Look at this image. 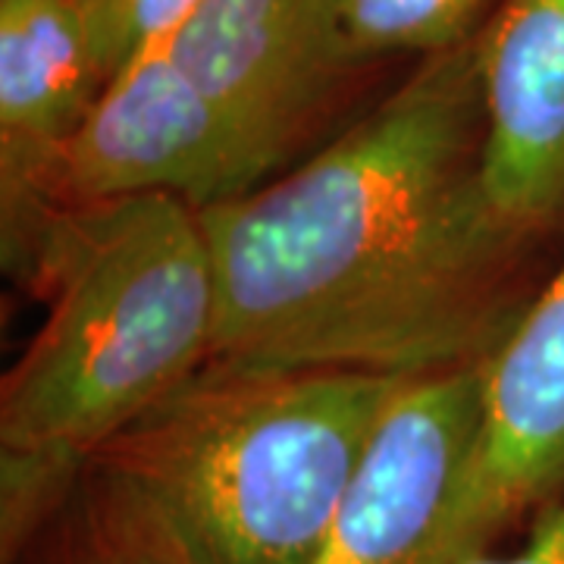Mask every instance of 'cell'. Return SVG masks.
Returning <instances> with one entry per match:
<instances>
[{
  "label": "cell",
  "instance_id": "cell-1",
  "mask_svg": "<svg viewBox=\"0 0 564 564\" xmlns=\"http://www.w3.org/2000/svg\"><path fill=\"white\" fill-rule=\"evenodd\" d=\"M480 32L314 158L202 210L210 361L433 377L486 364L540 295L545 239L486 180Z\"/></svg>",
  "mask_w": 564,
  "mask_h": 564
},
{
  "label": "cell",
  "instance_id": "cell-2",
  "mask_svg": "<svg viewBox=\"0 0 564 564\" xmlns=\"http://www.w3.org/2000/svg\"><path fill=\"white\" fill-rule=\"evenodd\" d=\"M22 280L47 314L0 389V555L210 361L220 314L202 210L173 195L57 210Z\"/></svg>",
  "mask_w": 564,
  "mask_h": 564
},
{
  "label": "cell",
  "instance_id": "cell-3",
  "mask_svg": "<svg viewBox=\"0 0 564 564\" xmlns=\"http://www.w3.org/2000/svg\"><path fill=\"white\" fill-rule=\"evenodd\" d=\"M404 377L207 361L91 458L198 564H314Z\"/></svg>",
  "mask_w": 564,
  "mask_h": 564
},
{
  "label": "cell",
  "instance_id": "cell-4",
  "mask_svg": "<svg viewBox=\"0 0 564 564\" xmlns=\"http://www.w3.org/2000/svg\"><path fill=\"white\" fill-rule=\"evenodd\" d=\"M270 176L217 104L182 73L166 47L148 51L104 85L63 144L47 207L173 195L207 210L242 198Z\"/></svg>",
  "mask_w": 564,
  "mask_h": 564
},
{
  "label": "cell",
  "instance_id": "cell-5",
  "mask_svg": "<svg viewBox=\"0 0 564 564\" xmlns=\"http://www.w3.org/2000/svg\"><path fill=\"white\" fill-rule=\"evenodd\" d=\"M564 502V251L484 364L477 440L430 564L492 552L511 527Z\"/></svg>",
  "mask_w": 564,
  "mask_h": 564
},
{
  "label": "cell",
  "instance_id": "cell-6",
  "mask_svg": "<svg viewBox=\"0 0 564 564\" xmlns=\"http://www.w3.org/2000/svg\"><path fill=\"white\" fill-rule=\"evenodd\" d=\"M166 54L273 173L345 69L339 0H198Z\"/></svg>",
  "mask_w": 564,
  "mask_h": 564
},
{
  "label": "cell",
  "instance_id": "cell-7",
  "mask_svg": "<svg viewBox=\"0 0 564 564\" xmlns=\"http://www.w3.org/2000/svg\"><path fill=\"white\" fill-rule=\"evenodd\" d=\"M484 411V364L408 380L314 564H430Z\"/></svg>",
  "mask_w": 564,
  "mask_h": 564
},
{
  "label": "cell",
  "instance_id": "cell-8",
  "mask_svg": "<svg viewBox=\"0 0 564 564\" xmlns=\"http://www.w3.org/2000/svg\"><path fill=\"white\" fill-rule=\"evenodd\" d=\"M104 91L73 0H0L3 263L22 280L54 210L47 182Z\"/></svg>",
  "mask_w": 564,
  "mask_h": 564
},
{
  "label": "cell",
  "instance_id": "cell-9",
  "mask_svg": "<svg viewBox=\"0 0 564 564\" xmlns=\"http://www.w3.org/2000/svg\"><path fill=\"white\" fill-rule=\"evenodd\" d=\"M486 180L502 214L564 232V0H499L480 29Z\"/></svg>",
  "mask_w": 564,
  "mask_h": 564
},
{
  "label": "cell",
  "instance_id": "cell-10",
  "mask_svg": "<svg viewBox=\"0 0 564 564\" xmlns=\"http://www.w3.org/2000/svg\"><path fill=\"white\" fill-rule=\"evenodd\" d=\"M3 564H198L180 530L107 464H82Z\"/></svg>",
  "mask_w": 564,
  "mask_h": 564
},
{
  "label": "cell",
  "instance_id": "cell-11",
  "mask_svg": "<svg viewBox=\"0 0 564 564\" xmlns=\"http://www.w3.org/2000/svg\"><path fill=\"white\" fill-rule=\"evenodd\" d=\"M489 0H339L348 66L380 57H433L477 35Z\"/></svg>",
  "mask_w": 564,
  "mask_h": 564
},
{
  "label": "cell",
  "instance_id": "cell-12",
  "mask_svg": "<svg viewBox=\"0 0 564 564\" xmlns=\"http://www.w3.org/2000/svg\"><path fill=\"white\" fill-rule=\"evenodd\" d=\"M104 85L148 51L166 47L198 0H73Z\"/></svg>",
  "mask_w": 564,
  "mask_h": 564
},
{
  "label": "cell",
  "instance_id": "cell-13",
  "mask_svg": "<svg viewBox=\"0 0 564 564\" xmlns=\"http://www.w3.org/2000/svg\"><path fill=\"white\" fill-rule=\"evenodd\" d=\"M464 564H564V502L536 514L527 540L514 552H484Z\"/></svg>",
  "mask_w": 564,
  "mask_h": 564
}]
</instances>
